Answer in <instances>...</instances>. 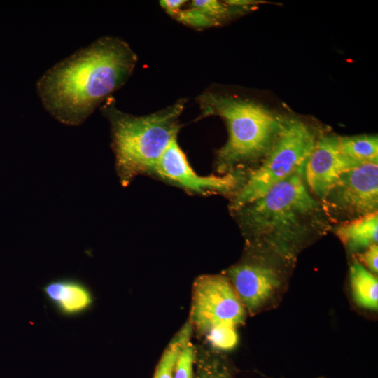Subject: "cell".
I'll list each match as a JSON object with an SVG mask.
<instances>
[{
    "mask_svg": "<svg viewBox=\"0 0 378 378\" xmlns=\"http://www.w3.org/2000/svg\"><path fill=\"white\" fill-rule=\"evenodd\" d=\"M136 61L125 41L102 37L47 70L37 81L38 94L57 120L78 125L125 84Z\"/></svg>",
    "mask_w": 378,
    "mask_h": 378,
    "instance_id": "cell-1",
    "label": "cell"
},
{
    "mask_svg": "<svg viewBox=\"0 0 378 378\" xmlns=\"http://www.w3.org/2000/svg\"><path fill=\"white\" fill-rule=\"evenodd\" d=\"M304 170L297 171L234 212L250 240L286 258L329 227L321 202L306 184Z\"/></svg>",
    "mask_w": 378,
    "mask_h": 378,
    "instance_id": "cell-2",
    "label": "cell"
},
{
    "mask_svg": "<svg viewBox=\"0 0 378 378\" xmlns=\"http://www.w3.org/2000/svg\"><path fill=\"white\" fill-rule=\"evenodd\" d=\"M109 98L102 111L111 123L118 175L121 184L127 186L139 174L154 173L163 153L177 138L184 102L135 116L119 111Z\"/></svg>",
    "mask_w": 378,
    "mask_h": 378,
    "instance_id": "cell-3",
    "label": "cell"
},
{
    "mask_svg": "<svg viewBox=\"0 0 378 378\" xmlns=\"http://www.w3.org/2000/svg\"><path fill=\"white\" fill-rule=\"evenodd\" d=\"M199 103L205 115H220L227 123V141L217 152L220 173L235 172L267 155L279 129V116L254 102L211 92L201 95Z\"/></svg>",
    "mask_w": 378,
    "mask_h": 378,
    "instance_id": "cell-4",
    "label": "cell"
},
{
    "mask_svg": "<svg viewBox=\"0 0 378 378\" xmlns=\"http://www.w3.org/2000/svg\"><path fill=\"white\" fill-rule=\"evenodd\" d=\"M279 118V129L272 148L233 195L230 206L233 212L304 169L316 145L318 137L307 123L293 117Z\"/></svg>",
    "mask_w": 378,
    "mask_h": 378,
    "instance_id": "cell-5",
    "label": "cell"
},
{
    "mask_svg": "<svg viewBox=\"0 0 378 378\" xmlns=\"http://www.w3.org/2000/svg\"><path fill=\"white\" fill-rule=\"evenodd\" d=\"M245 316V307L227 276L206 274L195 280L190 321L200 332L220 326L235 327Z\"/></svg>",
    "mask_w": 378,
    "mask_h": 378,
    "instance_id": "cell-6",
    "label": "cell"
},
{
    "mask_svg": "<svg viewBox=\"0 0 378 378\" xmlns=\"http://www.w3.org/2000/svg\"><path fill=\"white\" fill-rule=\"evenodd\" d=\"M320 202L329 221L341 223L377 211L378 164H363L345 172Z\"/></svg>",
    "mask_w": 378,
    "mask_h": 378,
    "instance_id": "cell-7",
    "label": "cell"
},
{
    "mask_svg": "<svg viewBox=\"0 0 378 378\" xmlns=\"http://www.w3.org/2000/svg\"><path fill=\"white\" fill-rule=\"evenodd\" d=\"M153 174L190 192L203 195L235 192L244 179L239 172L222 176L197 174L188 163L176 139L163 153Z\"/></svg>",
    "mask_w": 378,
    "mask_h": 378,
    "instance_id": "cell-8",
    "label": "cell"
},
{
    "mask_svg": "<svg viewBox=\"0 0 378 378\" xmlns=\"http://www.w3.org/2000/svg\"><path fill=\"white\" fill-rule=\"evenodd\" d=\"M359 165L341 153L337 136L323 135L318 137L305 164L304 180L321 202L343 173Z\"/></svg>",
    "mask_w": 378,
    "mask_h": 378,
    "instance_id": "cell-9",
    "label": "cell"
},
{
    "mask_svg": "<svg viewBox=\"0 0 378 378\" xmlns=\"http://www.w3.org/2000/svg\"><path fill=\"white\" fill-rule=\"evenodd\" d=\"M227 277L245 309L251 312L262 307L280 285L273 268L256 262L235 265L228 270Z\"/></svg>",
    "mask_w": 378,
    "mask_h": 378,
    "instance_id": "cell-10",
    "label": "cell"
},
{
    "mask_svg": "<svg viewBox=\"0 0 378 378\" xmlns=\"http://www.w3.org/2000/svg\"><path fill=\"white\" fill-rule=\"evenodd\" d=\"M43 292L52 306L66 316L86 312L94 302L90 289L80 281L73 279L51 281L43 286Z\"/></svg>",
    "mask_w": 378,
    "mask_h": 378,
    "instance_id": "cell-11",
    "label": "cell"
},
{
    "mask_svg": "<svg viewBox=\"0 0 378 378\" xmlns=\"http://www.w3.org/2000/svg\"><path fill=\"white\" fill-rule=\"evenodd\" d=\"M335 234L352 251L377 244L378 211L340 223L335 228Z\"/></svg>",
    "mask_w": 378,
    "mask_h": 378,
    "instance_id": "cell-12",
    "label": "cell"
},
{
    "mask_svg": "<svg viewBox=\"0 0 378 378\" xmlns=\"http://www.w3.org/2000/svg\"><path fill=\"white\" fill-rule=\"evenodd\" d=\"M350 281L353 295L357 304L368 309L377 310V278L361 263L354 262L350 267Z\"/></svg>",
    "mask_w": 378,
    "mask_h": 378,
    "instance_id": "cell-13",
    "label": "cell"
},
{
    "mask_svg": "<svg viewBox=\"0 0 378 378\" xmlns=\"http://www.w3.org/2000/svg\"><path fill=\"white\" fill-rule=\"evenodd\" d=\"M341 153L350 160L358 164H378V138L377 135L363 134L337 136Z\"/></svg>",
    "mask_w": 378,
    "mask_h": 378,
    "instance_id": "cell-14",
    "label": "cell"
},
{
    "mask_svg": "<svg viewBox=\"0 0 378 378\" xmlns=\"http://www.w3.org/2000/svg\"><path fill=\"white\" fill-rule=\"evenodd\" d=\"M192 326L188 321L167 345L156 367L153 378H173L176 364L184 346L190 341Z\"/></svg>",
    "mask_w": 378,
    "mask_h": 378,
    "instance_id": "cell-15",
    "label": "cell"
},
{
    "mask_svg": "<svg viewBox=\"0 0 378 378\" xmlns=\"http://www.w3.org/2000/svg\"><path fill=\"white\" fill-rule=\"evenodd\" d=\"M205 335L211 345L220 350H230L237 345L238 342V335L234 326H217Z\"/></svg>",
    "mask_w": 378,
    "mask_h": 378,
    "instance_id": "cell-16",
    "label": "cell"
},
{
    "mask_svg": "<svg viewBox=\"0 0 378 378\" xmlns=\"http://www.w3.org/2000/svg\"><path fill=\"white\" fill-rule=\"evenodd\" d=\"M193 378H231L228 369L220 361L204 358L198 361Z\"/></svg>",
    "mask_w": 378,
    "mask_h": 378,
    "instance_id": "cell-17",
    "label": "cell"
},
{
    "mask_svg": "<svg viewBox=\"0 0 378 378\" xmlns=\"http://www.w3.org/2000/svg\"><path fill=\"white\" fill-rule=\"evenodd\" d=\"M192 6L199 10L214 25L218 23V20L230 15V9L217 1L197 0L192 1Z\"/></svg>",
    "mask_w": 378,
    "mask_h": 378,
    "instance_id": "cell-18",
    "label": "cell"
},
{
    "mask_svg": "<svg viewBox=\"0 0 378 378\" xmlns=\"http://www.w3.org/2000/svg\"><path fill=\"white\" fill-rule=\"evenodd\" d=\"M195 355L194 346L190 342L184 346L178 357L173 378H193Z\"/></svg>",
    "mask_w": 378,
    "mask_h": 378,
    "instance_id": "cell-19",
    "label": "cell"
},
{
    "mask_svg": "<svg viewBox=\"0 0 378 378\" xmlns=\"http://www.w3.org/2000/svg\"><path fill=\"white\" fill-rule=\"evenodd\" d=\"M361 262L365 265L368 270L374 274L378 271V246L377 244L370 246L366 250L359 255Z\"/></svg>",
    "mask_w": 378,
    "mask_h": 378,
    "instance_id": "cell-20",
    "label": "cell"
},
{
    "mask_svg": "<svg viewBox=\"0 0 378 378\" xmlns=\"http://www.w3.org/2000/svg\"><path fill=\"white\" fill-rule=\"evenodd\" d=\"M186 2V1L183 0H164L160 3L168 14L175 17L181 10Z\"/></svg>",
    "mask_w": 378,
    "mask_h": 378,
    "instance_id": "cell-21",
    "label": "cell"
}]
</instances>
